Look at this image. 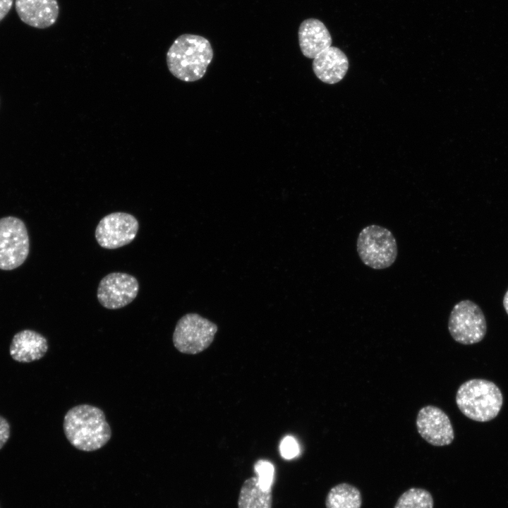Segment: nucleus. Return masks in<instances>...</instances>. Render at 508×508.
<instances>
[{
	"label": "nucleus",
	"instance_id": "nucleus-20",
	"mask_svg": "<svg viewBox=\"0 0 508 508\" xmlns=\"http://www.w3.org/2000/svg\"><path fill=\"white\" fill-rule=\"evenodd\" d=\"M11 430L8 421L0 416V449L5 445L10 437Z\"/></svg>",
	"mask_w": 508,
	"mask_h": 508
},
{
	"label": "nucleus",
	"instance_id": "nucleus-18",
	"mask_svg": "<svg viewBox=\"0 0 508 508\" xmlns=\"http://www.w3.org/2000/svg\"><path fill=\"white\" fill-rule=\"evenodd\" d=\"M254 471L260 487L264 490L272 489L274 476L273 464L268 461L260 459L255 462Z\"/></svg>",
	"mask_w": 508,
	"mask_h": 508
},
{
	"label": "nucleus",
	"instance_id": "nucleus-10",
	"mask_svg": "<svg viewBox=\"0 0 508 508\" xmlns=\"http://www.w3.org/2000/svg\"><path fill=\"white\" fill-rule=\"evenodd\" d=\"M416 427L421 437L433 446L448 445L454 438L453 427L448 416L435 406H425L419 410Z\"/></svg>",
	"mask_w": 508,
	"mask_h": 508
},
{
	"label": "nucleus",
	"instance_id": "nucleus-8",
	"mask_svg": "<svg viewBox=\"0 0 508 508\" xmlns=\"http://www.w3.org/2000/svg\"><path fill=\"white\" fill-rule=\"evenodd\" d=\"M138 229L139 223L133 215L113 212L99 222L95 229V238L101 247L116 249L132 242Z\"/></svg>",
	"mask_w": 508,
	"mask_h": 508
},
{
	"label": "nucleus",
	"instance_id": "nucleus-9",
	"mask_svg": "<svg viewBox=\"0 0 508 508\" xmlns=\"http://www.w3.org/2000/svg\"><path fill=\"white\" fill-rule=\"evenodd\" d=\"M138 291L139 284L135 277L123 272H111L99 282L97 296L103 307L114 310L131 303Z\"/></svg>",
	"mask_w": 508,
	"mask_h": 508
},
{
	"label": "nucleus",
	"instance_id": "nucleus-11",
	"mask_svg": "<svg viewBox=\"0 0 508 508\" xmlns=\"http://www.w3.org/2000/svg\"><path fill=\"white\" fill-rule=\"evenodd\" d=\"M15 8L23 23L40 29L53 25L59 13L57 0H15Z\"/></svg>",
	"mask_w": 508,
	"mask_h": 508
},
{
	"label": "nucleus",
	"instance_id": "nucleus-5",
	"mask_svg": "<svg viewBox=\"0 0 508 508\" xmlns=\"http://www.w3.org/2000/svg\"><path fill=\"white\" fill-rule=\"evenodd\" d=\"M217 332L216 324L197 313H188L176 325L173 344L181 353L197 354L210 346Z\"/></svg>",
	"mask_w": 508,
	"mask_h": 508
},
{
	"label": "nucleus",
	"instance_id": "nucleus-12",
	"mask_svg": "<svg viewBox=\"0 0 508 508\" xmlns=\"http://www.w3.org/2000/svg\"><path fill=\"white\" fill-rule=\"evenodd\" d=\"M312 67L315 75L322 82L335 84L345 76L349 60L340 49L330 46L313 59Z\"/></svg>",
	"mask_w": 508,
	"mask_h": 508
},
{
	"label": "nucleus",
	"instance_id": "nucleus-4",
	"mask_svg": "<svg viewBox=\"0 0 508 508\" xmlns=\"http://www.w3.org/2000/svg\"><path fill=\"white\" fill-rule=\"evenodd\" d=\"M356 249L361 261L368 267L382 270L390 267L396 260L398 248L393 234L387 229L372 224L359 233Z\"/></svg>",
	"mask_w": 508,
	"mask_h": 508
},
{
	"label": "nucleus",
	"instance_id": "nucleus-13",
	"mask_svg": "<svg viewBox=\"0 0 508 508\" xmlns=\"http://www.w3.org/2000/svg\"><path fill=\"white\" fill-rule=\"evenodd\" d=\"M49 348L47 339L32 329H23L13 337L9 353L11 358L20 363H30L41 359Z\"/></svg>",
	"mask_w": 508,
	"mask_h": 508
},
{
	"label": "nucleus",
	"instance_id": "nucleus-14",
	"mask_svg": "<svg viewBox=\"0 0 508 508\" xmlns=\"http://www.w3.org/2000/svg\"><path fill=\"white\" fill-rule=\"evenodd\" d=\"M298 42L304 56L314 59L332 46L331 35L325 24L316 18L303 20L298 28Z\"/></svg>",
	"mask_w": 508,
	"mask_h": 508
},
{
	"label": "nucleus",
	"instance_id": "nucleus-3",
	"mask_svg": "<svg viewBox=\"0 0 508 508\" xmlns=\"http://www.w3.org/2000/svg\"><path fill=\"white\" fill-rule=\"evenodd\" d=\"M456 403L460 411L469 419L487 422L499 414L503 396L494 382L485 379H471L458 388Z\"/></svg>",
	"mask_w": 508,
	"mask_h": 508
},
{
	"label": "nucleus",
	"instance_id": "nucleus-22",
	"mask_svg": "<svg viewBox=\"0 0 508 508\" xmlns=\"http://www.w3.org/2000/svg\"><path fill=\"white\" fill-rule=\"evenodd\" d=\"M503 306L506 311V313L508 315V290L505 293L504 298H503Z\"/></svg>",
	"mask_w": 508,
	"mask_h": 508
},
{
	"label": "nucleus",
	"instance_id": "nucleus-16",
	"mask_svg": "<svg viewBox=\"0 0 508 508\" xmlns=\"http://www.w3.org/2000/svg\"><path fill=\"white\" fill-rule=\"evenodd\" d=\"M362 497L356 486L342 483L332 487L327 495L326 508H361Z\"/></svg>",
	"mask_w": 508,
	"mask_h": 508
},
{
	"label": "nucleus",
	"instance_id": "nucleus-6",
	"mask_svg": "<svg viewBox=\"0 0 508 508\" xmlns=\"http://www.w3.org/2000/svg\"><path fill=\"white\" fill-rule=\"evenodd\" d=\"M448 329L454 340L459 344L470 345L480 342L487 331L485 315L472 301H461L451 310Z\"/></svg>",
	"mask_w": 508,
	"mask_h": 508
},
{
	"label": "nucleus",
	"instance_id": "nucleus-17",
	"mask_svg": "<svg viewBox=\"0 0 508 508\" xmlns=\"http://www.w3.org/2000/svg\"><path fill=\"white\" fill-rule=\"evenodd\" d=\"M431 493L425 489L411 488L400 495L394 508H433Z\"/></svg>",
	"mask_w": 508,
	"mask_h": 508
},
{
	"label": "nucleus",
	"instance_id": "nucleus-15",
	"mask_svg": "<svg viewBox=\"0 0 508 508\" xmlns=\"http://www.w3.org/2000/svg\"><path fill=\"white\" fill-rule=\"evenodd\" d=\"M272 489H262L256 476L243 482L238 498V508H272Z\"/></svg>",
	"mask_w": 508,
	"mask_h": 508
},
{
	"label": "nucleus",
	"instance_id": "nucleus-21",
	"mask_svg": "<svg viewBox=\"0 0 508 508\" xmlns=\"http://www.w3.org/2000/svg\"><path fill=\"white\" fill-rule=\"evenodd\" d=\"M13 0H0V22L7 16L13 6Z\"/></svg>",
	"mask_w": 508,
	"mask_h": 508
},
{
	"label": "nucleus",
	"instance_id": "nucleus-1",
	"mask_svg": "<svg viewBox=\"0 0 508 508\" xmlns=\"http://www.w3.org/2000/svg\"><path fill=\"white\" fill-rule=\"evenodd\" d=\"M63 428L71 445L83 452L101 449L111 437V430L103 411L89 404L70 409L64 416Z\"/></svg>",
	"mask_w": 508,
	"mask_h": 508
},
{
	"label": "nucleus",
	"instance_id": "nucleus-2",
	"mask_svg": "<svg viewBox=\"0 0 508 508\" xmlns=\"http://www.w3.org/2000/svg\"><path fill=\"white\" fill-rule=\"evenodd\" d=\"M214 56L210 42L205 37L183 34L172 43L167 53L170 73L184 82H195L205 74Z\"/></svg>",
	"mask_w": 508,
	"mask_h": 508
},
{
	"label": "nucleus",
	"instance_id": "nucleus-7",
	"mask_svg": "<svg viewBox=\"0 0 508 508\" xmlns=\"http://www.w3.org/2000/svg\"><path fill=\"white\" fill-rule=\"evenodd\" d=\"M29 236L24 222L15 217L0 219V269L20 266L29 253Z\"/></svg>",
	"mask_w": 508,
	"mask_h": 508
},
{
	"label": "nucleus",
	"instance_id": "nucleus-19",
	"mask_svg": "<svg viewBox=\"0 0 508 508\" xmlns=\"http://www.w3.org/2000/svg\"><path fill=\"white\" fill-rule=\"evenodd\" d=\"M279 449L281 455L286 459H291L299 454V446L291 436H286L282 440Z\"/></svg>",
	"mask_w": 508,
	"mask_h": 508
}]
</instances>
